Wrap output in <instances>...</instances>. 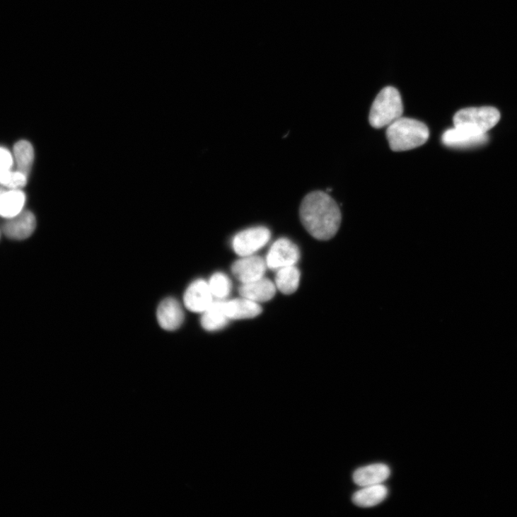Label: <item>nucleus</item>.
<instances>
[{
    "mask_svg": "<svg viewBox=\"0 0 517 517\" xmlns=\"http://www.w3.org/2000/svg\"><path fill=\"white\" fill-rule=\"evenodd\" d=\"M300 217L307 231L320 241L334 238L342 220L341 210L335 200L320 191L311 192L303 199Z\"/></svg>",
    "mask_w": 517,
    "mask_h": 517,
    "instance_id": "1",
    "label": "nucleus"
},
{
    "mask_svg": "<svg viewBox=\"0 0 517 517\" xmlns=\"http://www.w3.org/2000/svg\"><path fill=\"white\" fill-rule=\"evenodd\" d=\"M387 138L390 149L403 152L424 145L429 139L427 125L417 120L400 117L388 127Z\"/></svg>",
    "mask_w": 517,
    "mask_h": 517,
    "instance_id": "2",
    "label": "nucleus"
},
{
    "mask_svg": "<svg viewBox=\"0 0 517 517\" xmlns=\"http://www.w3.org/2000/svg\"><path fill=\"white\" fill-rule=\"evenodd\" d=\"M403 104L399 91L393 87L384 88L376 98L369 113V123L373 128L388 127L402 117Z\"/></svg>",
    "mask_w": 517,
    "mask_h": 517,
    "instance_id": "3",
    "label": "nucleus"
},
{
    "mask_svg": "<svg viewBox=\"0 0 517 517\" xmlns=\"http://www.w3.org/2000/svg\"><path fill=\"white\" fill-rule=\"evenodd\" d=\"M499 112L494 108H471L459 110L453 117L454 127L477 134H487L500 120Z\"/></svg>",
    "mask_w": 517,
    "mask_h": 517,
    "instance_id": "4",
    "label": "nucleus"
},
{
    "mask_svg": "<svg viewBox=\"0 0 517 517\" xmlns=\"http://www.w3.org/2000/svg\"><path fill=\"white\" fill-rule=\"evenodd\" d=\"M270 238V231L265 226L250 228L235 235L232 248L240 257L253 255L268 243Z\"/></svg>",
    "mask_w": 517,
    "mask_h": 517,
    "instance_id": "5",
    "label": "nucleus"
},
{
    "mask_svg": "<svg viewBox=\"0 0 517 517\" xmlns=\"http://www.w3.org/2000/svg\"><path fill=\"white\" fill-rule=\"evenodd\" d=\"M299 259L300 251L297 245L289 239L281 238L272 245L265 261L268 268L277 270L295 265Z\"/></svg>",
    "mask_w": 517,
    "mask_h": 517,
    "instance_id": "6",
    "label": "nucleus"
},
{
    "mask_svg": "<svg viewBox=\"0 0 517 517\" xmlns=\"http://www.w3.org/2000/svg\"><path fill=\"white\" fill-rule=\"evenodd\" d=\"M266 261L261 257H241L231 266V272L242 284L250 283L264 277L267 269Z\"/></svg>",
    "mask_w": 517,
    "mask_h": 517,
    "instance_id": "7",
    "label": "nucleus"
},
{
    "mask_svg": "<svg viewBox=\"0 0 517 517\" xmlns=\"http://www.w3.org/2000/svg\"><path fill=\"white\" fill-rule=\"evenodd\" d=\"M213 298L207 281L199 279L187 289L184 295V303L187 310L202 313L213 303Z\"/></svg>",
    "mask_w": 517,
    "mask_h": 517,
    "instance_id": "8",
    "label": "nucleus"
},
{
    "mask_svg": "<svg viewBox=\"0 0 517 517\" xmlns=\"http://www.w3.org/2000/svg\"><path fill=\"white\" fill-rule=\"evenodd\" d=\"M487 139V134H477L457 127L446 130L442 136L443 144L455 149L478 146L484 144Z\"/></svg>",
    "mask_w": 517,
    "mask_h": 517,
    "instance_id": "9",
    "label": "nucleus"
},
{
    "mask_svg": "<svg viewBox=\"0 0 517 517\" xmlns=\"http://www.w3.org/2000/svg\"><path fill=\"white\" fill-rule=\"evenodd\" d=\"M35 216L30 211H25L8 219L4 225V231L10 239L22 240L30 236L35 231Z\"/></svg>",
    "mask_w": 517,
    "mask_h": 517,
    "instance_id": "10",
    "label": "nucleus"
},
{
    "mask_svg": "<svg viewBox=\"0 0 517 517\" xmlns=\"http://www.w3.org/2000/svg\"><path fill=\"white\" fill-rule=\"evenodd\" d=\"M157 318L161 327L165 330H177L183 323L184 313L179 302L173 298L163 300L158 306Z\"/></svg>",
    "mask_w": 517,
    "mask_h": 517,
    "instance_id": "11",
    "label": "nucleus"
},
{
    "mask_svg": "<svg viewBox=\"0 0 517 517\" xmlns=\"http://www.w3.org/2000/svg\"><path fill=\"white\" fill-rule=\"evenodd\" d=\"M390 467L383 463H376L356 470L353 475L354 483L361 487L381 484L390 476Z\"/></svg>",
    "mask_w": 517,
    "mask_h": 517,
    "instance_id": "12",
    "label": "nucleus"
},
{
    "mask_svg": "<svg viewBox=\"0 0 517 517\" xmlns=\"http://www.w3.org/2000/svg\"><path fill=\"white\" fill-rule=\"evenodd\" d=\"M276 290L275 284L263 277L250 283L242 284L239 292L241 297L260 303L272 300L275 296Z\"/></svg>",
    "mask_w": 517,
    "mask_h": 517,
    "instance_id": "13",
    "label": "nucleus"
},
{
    "mask_svg": "<svg viewBox=\"0 0 517 517\" xmlns=\"http://www.w3.org/2000/svg\"><path fill=\"white\" fill-rule=\"evenodd\" d=\"M224 309L229 320L253 318L262 312L260 303L243 297L228 301H225Z\"/></svg>",
    "mask_w": 517,
    "mask_h": 517,
    "instance_id": "14",
    "label": "nucleus"
},
{
    "mask_svg": "<svg viewBox=\"0 0 517 517\" xmlns=\"http://www.w3.org/2000/svg\"><path fill=\"white\" fill-rule=\"evenodd\" d=\"M224 300L214 301L211 306L202 313V325L208 332H216L226 326L229 318L224 309Z\"/></svg>",
    "mask_w": 517,
    "mask_h": 517,
    "instance_id": "15",
    "label": "nucleus"
},
{
    "mask_svg": "<svg viewBox=\"0 0 517 517\" xmlns=\"http://www.w3.org/2000/svg\"><path fill=\"white\" fill-rule=\"evenodd\" d=\"M388 495V488L381 484L362 487L354 493L352 501L358 506L371 507L382 503Z\"/></svg>",
    "mask_w": 517,
    "mask_h": 517,
    "instance_id": "16",
    "label": "nucleus"
},
{
    "mask_svg": "<svg viewBox=\"0 0 517 517\" xmlns=\"http://www.w3.org/2000/svg\"><path fill=\"white\" fill-rule=\"evenodd\" d=\"M275 286L281 294H294L300 285L301 272L295 266H289L277 270Z\"/></svg>",
    "mask_w": 517,
    "mask_h": 517,
    "instance_id": "17",
    "label": "nucleus"
},
{
    "mask_svg": "<svg viewBox=\"0 0 517 517\" xmlns=\"http://www.w3.org/2000/svg\"><path fill=\"white\" fill-rule=\"evenodd\" d=\"M25 196L18 190L5 192L0 197V216L6 219L13 218L19 214L25 205Z\"/></svg>",
    "mask_w": 517,
    "mask_h": 517,
    "instance_id": "18",
    "label": "nucleus"
},
{
    "mask_svg": "<svg viewBox=\"0 0 517 517\" xmlns=\"http://www.w3.org/2000/svg\"><path fill=\"white\" fill-rule=\"evenodd\" d=\"M14 156L18 171L28 176L34 161V151L31 144L25 140L20 141L14 147Z\"/></svg>",
    "mask_w": 517,
    "mask_h": 517,
    "instance_id": "19",
    "label": "nucleus"
},
{
    "mask_svg": "<svg viewBox=\"0 0 517 517\" xmlns=\"http://www.w3.org/2000/svg\"><path fill=\"white\" fill-rule=\"evenodd\" d=\"M208 284L213 296L219 300H224L231 294V281L228 277L222 272L214 274Z\"/></svg>",
    "mask_w": 517,
    "mask_h": 517,
    "instance_id": "20",
    "label": "nucleus"
},
{
    "mask_svg": "<svg viewBox=\"0 0 517 517\" xmlns=\"http://www.w3.org/2000/svg\"><path fill=\"white\" fill-rule=\"evenodd\" d=\"M27 176L19 172H13L11 170L0 171V184L11 190H18L26 185Z\"/></svg>",
    "mask_w": 517,
    "mask_h": 517,
    "instance_id": "21",
    "label": "nucleus"
},
{
    "mask_svg": "<svg viewBox=\"0 0 517 517\" xmlns=\"http://www.w3.org/2000/svg\"><path fill=\"white\" fill-rule=\"evenodd\" d=\"M13 158L11 153L6 149L0 148V171L11 170Z\"/></svg>",
    "mask_w": 517,
    "mask_h": 517,
    "instance_id": "22",
    "label": "nucleus"
},
{
    "mask_svg": "<svg viewBox=\"0 0 517 517\" xmlns=\"http://www.w3.org/2000/svg\"><path fill=\"white\" fill-rule=\"evenodd\" d=\"M4 192L5 191L4 190L0 189V197H1Z\"/></svg>",
    "mask_w": 517,
    "mask_h": 517,
    "instance_id": "23",
    "label": "nucleus"
}]
</instances>
